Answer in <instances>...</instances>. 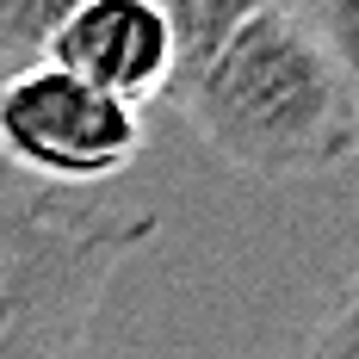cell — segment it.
I'll list each match as a JSON object with an SVG mask.
<instances>
[{"mask_svg": "<svg viewBox=\"0 0 359 359\" xmlns=\"http://www.w3.org/2000/svg\"><path fill=\"white\" fill-rule=\"evenodd\" d=\"M291 359H359V266L347 273V285L334 291L323 323L304 334V347Z\"/></svg>", "mask_w": 359, "mask_h": 359, "instance_id": "6", "label": "cell"}, {"mask_svg": "<svg viewBox=\"0 0 359 359\" xmlns=\"http://www.w3.org/2000/svg\"><path fill=\"white\" fill-rule=\"evenodd\" d=\"M143 106L43 62V56L0 74V161L32 186L74 192V186L118 180L143 155Z\"/></svg>", "mask_w": 359, "mask_h": 359, "instance_id": "3", "label": "cell"}, {"mask_svg": "<svg viewBox=\"0 0 359 359\" xmlns=\"http://www.w3.org/2000/svg\"><path fill=\"white\" fill-rule=\"evenodd\" d=\"M161 100L254 180H316L359 155V81L291 0L236 19Z\"/></svg>", "mask_w": 359, "mask_h": 359, "instance_id": "1", "label": "cell"}, {"mask_svg": "<svg viewBox=\"0 0 359 359\" xmlns=\"http://www.w3.org/2000/svg\"><path fill=\"white\" fill-rule=\"evenodd\" d=\"M297 13L316 25V37H323L328 50L353 69V81H359V0H304Z\"/></svg>", "mask_w": 359, "mask_h": 359, "instance_id": "8", "label": "cell"}, {"mask_svg": "<svg viewBox=\"0 0 359 359\" xmlns=\"http://www.w3.org/2000/svg\"><path fill=\"white\" fill-rule=\"evenodd\" d=\"M69 6L74 0H0V62H13V69L32 62Z\"/></svg>", "mask_w": 359, "mask_h": 359, "instance_id": "7", "label": "cell"}, {"mask_svg": "<svg viewBox=\"0 0 359 359\" xmlns=\"http://www.w3.org/2000/svg\"><path fill=\"white\" fill-rule=\"evenodd\" d=\"M37 56L130 106H149L174 81V25L161 0H74Z\"/></svg>", "mask_w": 359, "mask_h": 359, "instance_id": "4", "label": "cell"}, {"mask_svg": "<svg viewBox=\"0 0 359 359\" xmlns=\"http://www.w3.org/2000/svg\"><path fill=\"white\" fill-rule=\"evenodd\" d=\"M155 236V211H106L0 161V359H74L111 273Z\"/></svg>", "mask_w": 359, "mask_h": 359, "instance_id": "2", "label": "cell"}, {"mask_svg": "<svg viewBox=\"0 0 359 359\" xmlns=\"http://www.w3.org/2000/svg\"><path fill=\"white\" fill-rule=\"evenodd\" d=\"M254 6H266V0H161L168 25H174V74L186 62H198L236 19H248Z\"/></svg>", "mask_w": 359, "mask_h": 359, "instance_id": "5", "label": "cell"}]
</instances>
